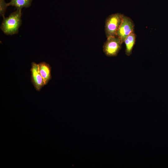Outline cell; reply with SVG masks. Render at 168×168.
I'll use <instances>...</instances> for the list:
<instances>
[{
  "label": "cell",
  "mask_w": 168,
  "mask_h": 168,
  "mask_svg": "<svg viewBox=\"0 0 168 168\" xmlns=\"http://www.w3.org/2000/svg\"><path fill=\"white\" fill-rule=\"evenodd\" d=\"M122 44L116 35L111 36L107 38L103 47V51L108 57L117 55L121 48Z\"/></svg>",
  "instance_id": "obj_3"
},
{
  "label": "cell",
  "mask_w": 168,
  "mask_h": 168,
  "mask_svg": "<svg viewBox=\"0 0 168 168\" xmlns=\"http://www.w3.org/2000/svg\"><path fill=\"white\" fill-rule=\"evenodd\" d=\"M7 7V3H6L5 0H0V14L3 18L5 17V12Z\"/></svg>",
  "instance_id": "obj_9"
},
{
  "label": "cell",
  "mask_w": 168,
  "mask_h": 168,
  "mask_svg": "<svg viewBox=\"0 0 168 168\" xmlns=\"http://www.w3.org/2000/svg\"><path fill=\"white\" fill-rule=\"evenodd\" d=\"M38 64L39 71L46 85L51 78V68L49 64L44 62Z\"/></svg>",
  "instance_id": "obj_6"
},
{
  "label": "cell",
  "mask_w": 168,
  "mask_h": 168,
  "mask_svg": "<svg viewBox=\"0 0 168 168\" xmlns=\"http://www.w3.org/2000/svg\"><path fill=\"white\" fill-rule=\"evenodd\" d=\"M134 24L132 20L130 17L124 15L116 35L122 44L126 38L134 31Z\"/></svg>",
  "instance_id": "obj_4"
},
{
  "label": "cell",
  "mask_w": 168,
  "mask_h": 168,
  "mask_svg": "<svg viewBox=\"0 0 168 168\" xmlns=\"http://www.w3.org/2000/svg\"><path fill=\"white\" fill-rule=\"evenodd\" d=\"M32 0H11L7 3V6L15 7L17 9H22L23 7L27 8L31 4Z\"/></svg>",
  "instance_id": "obj_8"
},
{
  "label": "cell",
  "mask_w": 168,
  "mask_h": 168,
  "mask_svg": "<svg viewBox=\"0 0 168 168\" xmlns=\"http://www.w3.org/2000/svg\"><path fill=\"white\" fill-rule=\"evenodd\" d=\"M123 15L121 13H116L109 15L106 18L105 31L107 38L111 36L116 35Z\"/></svg>",
  "instance_id": "obj_2"
},
{
  "label": "cell",
  "mask_w": 168,
  "mask_h": 168,
  "mask_svg": "<svg viewBox=\"0 0 168 168\" xmlns=\"http://www.w3.org/2000/svg\"><path fill=\"white\" fill-rule=\"evenodd\" d=\"M21 9H17L6 18H3L0 29L7 35L17 34L21 24Z\"/></svg>",
  "instance_id": "obj_1"
},
{
  "label": "cell",
  "mask_w": 168,
  "mask_h": 168,
  "mask_svg": "<svg viewBox=\"0 0 168 168\" xmlns=\"http://www.w3.org/2000/svg\"><path fill=\"white\" fill-rule=\"evenodd\" d=\"M137 35L133 31L130 33L125 39L124 42L125 45V53L128 56L132 54L133 47L135 44Z\"/></svg>",
  "instance_id": "obj_7"
},
{
  "label": "cell",
  "mask_w": 168,
  "mask_h": 168,
  "mask_svg": "<svg viewBox=\"0 0 168 168\" xmlns=\"http://www.w3.org/2000/svg\"><path fill=\"white\" fill-rule=\"evenodd\" d=\"M30 71L32 83L35 89L37 91H40L45 84L39 71L38 64L32 62Z\"/></svg>",
  "instance_id": "obj_5"
}]
</instances>
